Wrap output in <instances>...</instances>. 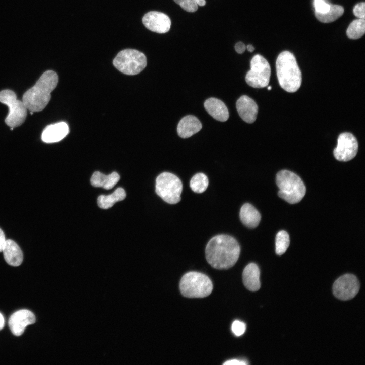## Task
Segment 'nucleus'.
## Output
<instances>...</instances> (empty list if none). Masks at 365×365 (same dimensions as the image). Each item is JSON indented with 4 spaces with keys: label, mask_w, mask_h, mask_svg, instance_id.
I'll use <instances>...</instances> for the list:
<instances>
[{
    "label": "nucleus",
    "mask_w": 365,
    "mask_h": 365,
    "mask_svg": "<svg viewBox=\"0 0 365 365\" xmlns=\"http://www.w3.org/2000/svg\"><path fill=\"white\" fill-rule=\"evenodd\" d=\"M344 13L342 6L338 5H331L330 9L325 13L315 12L316 18L323 23H330L337 20Z\"/></svg>",
    "instance_id": "nucleus-23"
},
{
    "label": "nucleus",
    "mask_w": 365,
    "mask_h": 365,
    "mask_svg": "<svg viewBox=\"0 0 365 365\" xmlns=\"http://www.w3.org/2000/svg\"><path fill=\"white\" fill-rule=\"evenodd\" d=\"M249 52H252L254 50V47L252 45H248L246 47Z\"/></svg>",
    "instance_id": "nucleus-36"
},
{
    "label": "nucleus",
    "mask_w": 365,
    "mask_h": 365,
    "mask_svg": "<svg viewBox=\"0 0 365 365\" xmlns=\"http://www.w3.org/2000/svg\"><path fill=\"white\" fill-rule=\"evenodd\" d=\"M204 105L206 111L215 120L225 122L228 119V110L221 100L210 98L205 101Z\"/></svg>",
    "instance_id": "nucleus-18"
},
{
    "label": "nucleus",
    "mask_w": 365,
    "mask_h": 365,
    "mask_svg": "<svg viewBox=\"0 0 365 365\" xmlns=\"http://www.w3.org/2000/svg\"><path fill=\"white\" fill-rule=\"evenodd\" d=\"M247 364V363L246 362H245V361L237 360V359H232V360H228L223 363V364H226V365H236V364L245 365V364Z\"/></svg>",
    "instance_id": "nucleus-32"
},
{
    "label": "nucleus",
    "mask_w": 365,
    "mask_h": 365,
    "mask_svg": "<svg viewBox=\"0 0 365 365\" xmlns=\"http://www.w3.org/2000/svg\"><path fill=\"white\" fill-rule=\"evenodd\" d=\"M142 22L149 30L158 33L167 32L171 27L169 17L165 14L157 11L146 13L142 18Z\"/></svg>",
    "instance_id": "nucleus-12"
},
{
    "label": "nucleus",
    "mask_w": 365,
    "mask_h": 365,
    "mask_svg": "<svg viewBox=\"0 0 365 365\" xmlns=\"http://www.w3.org/2000/svg\"><path fill=\"white\" fill-rule=\"evenodd\" d=\"M0 102L8 106L9 112L5 120L6 124L13 128L21 125L27 116V108L22 101L18 100L14 92L6 89L0 92Z\"/></svg>",
    "instance_id": "nucleus-8"
},
{
    "label": "nucleus",
    "mask_w": 365,
    "mask_h": 365,
    "mask_svg": "<svg viewBox=\"0 0 365 365\" xmlns=\"http://www.w3.org/2000/svg\"><path fill=\"white\" fill-rule=\"evenodd\" d=\"M239 216L242 224L250 228L258 226L261 218L257 209L249 203H245L242 205L240 210Z\"/></svg>",
    "instance_id": "nucleus-20"
},
{
    "label": "nucleus",
    "mask_w": 365,
    "mask_h": 365,
    "mask_svg": "<svg viewBox=\"0 0 365 365\" xmlns=\"http://www.w3.org/2000/svg\"><path fill=\"white\" fill-rule=\"evenodd\" d=\"M6 239L4 233L0 228V252H2L6 242Z\"/></svg>",
    "instance_id": "nucleus-33"
},
{
    "label": "nucleus",
    "mask_w": 365,
    "mask_h": 365,
    "mask_svg": "<svg viewBox=\"0 0 365 365\" xmlns=\"http://www.w3.org/2000/svg\"><path fill=\"white\" fill-rule=\"evenodd\" d=\"M5 320L3 315L0 313V330H1L4 326Z\"/></svg>",
    "instance_id": "nucleus-34"
},
{
    "label": "nucleus",
    "mask_w": 365,
    "mask_h": 365,
    "mask_svg": "<svg viewBox=\"0 0 365 365\" xmlns=\"http://www.w3.org/2000/svg\"><path fill=\"white\" fill-rule=\"evenodd\" d=\"M232 331L237 336L242 335L246 330L245 324L238 320L234 321L231 326Z\"/></svg>",
    "instance_id": "nucleus-28"
},
{
    "label": "nucleus",
    "mask_w": 365,
    "mask_h": 365,
    "mask_svg": "<svg viewBox=\"0 0 365 365\" xmlns=\"http://www.w3.org/2000/svg\"><path fill=\"white\" fill-rule=\"evenodd\" d=\"M198 5L200 6H204L206 4L205 0H196Z\"/></svg>",
    "instance_id": "nucleus-35"
},
{
    "label": "nucleus",
    "mask_w": 365,
    "mask_h": 365,
    "mask_svg": "<svg viewBox=\"0 0 365 365\" xmlns=\"http://www.w3.org/2000/svg\"><path fill=\"white\" fill-rule=\"evenodd\" d=\"M181 8L189 12H194L198 9V4L196 0H174Z\"/></svg>",
    "instance_id": "nucleus-27"
},
{
    "label": "nucleus",
    "mask_w": 365,
    "mask_h": 365,
    "mask_svg": "<svg viewBox=\"0 0 365 365\" xmlns=\"http://www.w3.org/2000/svg\"><path fill=\"white\" fill-rule=\"evenodd\" d=\"M35 316L30 311L20 310L14 313L9 320V326L12 333L16 336L21 335L26 327L34 323Z\"/></svg>",
    "instance_id": "nucleus-13"
},
{
    "label": "nucleus",
    "mask_w": 365,
    "mask_h": 365,
    "mask_svg": "<svg viewBox=\"0 0 365 365\" xmlns=\"http://www.w3.org/2000/svg\"><path fill=\"white\" fill-rule=\"evenodd\" d=\"M271 68L268 61L262 55H254L250 61V69L245 76L246 83L250 86L261 88L269 82Z\"/></svg>",
    "instance_id": "nucleus-9"
},
{
    "label": "nucleus",
    "mask_w": 365,
    "mask_h": 365,
    "mask_svg": "<svg viewBox=\"0 0 365 365\" xmlns=\"http://www.w3.org/2000/svg\"><path fill=\"white\" fill-rule=\"evenodd\" d=\"M236 106L239 115L244 121L252 123L256 121L258 106L252 98L243 95L237 100Z\"/></svg>",
    "instance_id": "nucleus-14"
},
{
    "label": "nucleus",
    "mask_w": 365,
    "mask_h": 365,
    "mask_svg": "<svg viewBox=\"0 0 365 365\" xmlns=\"http://www.w3.org/2000/svg\"><path fill=\"white\" fill-rule=\"evenodd\" d=\"M6 262L13 266L20 265L23 261V253L17 244L12 240H6L3 249Z\"/></svg>",
    "instance_id": "nucleus-19"
},
{
    "label": "nucleus",
    "mask_w": 365,
    "mask_h": 365,
    "mask_svg": "<svg viewBox=\"0 0 365 365\" xmlns=\"http://www.w3.org/2000/svg\"><path fill=\"white\" fill-rule=\"evenodd\" d=\"M126 197V193L122 188H118L108 195H100L98 197L97 203L99 207L107 209L117 202L123 200Z\"/></svg>",
    "instance_id": "nucleus-22"
},
{
    "label": "nucleus",
    "mask_w": 365,
    "mask_h": 365,
    "mask_svg": "<svg viewBox=\"0 0 365 365\" xmlns=\"http://www.w3.org/2000/svg\"><path fill=\"white\" fill-rule=\"evenodd\" d=\"M202 127L201 123L196 117L188 115L179 122L177 131L181 138H187L198 132Z\"/></svg>",
    "instance_id": "nucleus-16"
},
{
    "label": "nucleus",
    "mask_w": 365,
    "mask_h": 365,
    "mask_svg": "<svg viewBox=\"0 0 365 365\" xmlns=\"http://www.w3.org/2000/svg\"><path fill=\"white\" fill-rule=\"evenodd\" d=\"M271 88H272V87L271 86H268V89L269 90H270L271 89Z\"/></svg>",
    "instance_id": "nucleus-37"
},
{
    "label": "nucleus",
    "mask_w": 365,
    "mask_h": 365,
    "mask_svg": "<svg viewBox=\"0 0 365 365\" xmlns=\"http://www.w3.org/2000/svg\"><path fill=\"white\" fill-rule=\"evenodd\" d=\"M240 252L236 240L227 235H218L212 237L205 249L208 263L217 269H228L236 263Z\"/></svg>",
    "instance_id": "nucleus-1"
},
{
    "label": "nucleus",
    "mask_w": 365,
    "mask_h": 365,
    "mask_svg": "<svg viewBox=\"0 0 365 365\" xmlns=\"http://www.w3.org/2000/svg\"><path fill=\"white\" fill-rule=\"evenodd\" d=\"M114 66L120 72L127 75H135L142 71L147 66L145 55L131 49L119 52L113 60Z\"/></svg>",
    "instance_id": "nucleus-6"
},
{
    "label": "nucleus",
    "mask_w": 365,
    "mask_h": 365,
    "mask_svg": "<svg viewBox=\"0 0 365 365\" xmlns=\"http://www.w3.org/2000/svg\"><path fill=\"white\" fill-rule=\"evenodd\" d=\"M13 127H11V130H13Z\"/></svg>",
    "instance_id": "nucleus-38"
},
{
    "label": "nucleus",
    "mask_w": 365,
    "mask_h": 365,
    "mask_svg": "<svg viewBox=\"0 0 365 365\" xmlns=\"http://www.w3.org/2000/svg\"><path fill=\"white\" fill-rule=\"evenodd\" d=\"M235 49L238 53L241 54L245 51L246 46L242 42H238L235 46Z\"/></svg>",
    "instance_id": "nucleus-31"
},
{
    "label": "nucleus",
    "mask_w": 365,
    "mask_h": 365,
    "mask_svg": "<svg viewBox=\"0 0 365 365\" xmlns=\"http://www.w3.org/2000/svg\"><path fill=\"white\" fill-rule=\"evenodd\" d=\"M354 15L358 18H365V3L361 2L357 4L353 10Z\"/></svg>",
    "instance_id": "nucleus-30"
},
{
    "label": "nucleus",
    "mask_w": 365,
    "mask_h": 365,
    "mask_svg": "<svg viewBox=\"0 0 365 365\" xmlns=\"http://www.w3.org/2000/svg\"><path fill=\"white\" fill-rule=\"evenodd\" d=\"M290 244V238L288 234L284 230L278 232L275 239V251L277 255L284 254Z\"/></svg>",
    "instance_id": "nucleus-26"
},
{
    "label": "nucleus",
    "mask_w": 365,
    "mask_h": 365,
    "mask_svg": "<svg viewBox=\"0 0 365 365\" xmlns=\"http://www.w3.org/2000/svg\"><path fill=\"white\" fill-rule=\"evenodd\" d=\"M276 184L279 189V197L290 204L300 202L306 193L305 186L295 173L287 170L279 171L276 175Z\"/></svg>",
    "instance_id": "nucleus-4"
},
{
    "label": "nucleus",
    "mask_w": 365,
    "mask_h": 365,
    "mask_svg": "<svg viewBox=\"0 0 365 365\" xmlns=\"http://www.w3.org/2000/svg\"><path fill=\"white\" fill-rule=\"evenodd\" d=\"M357 150L358 143L355 136L351 133L345 132L339 135L337 145L333 153L337 160L345 162L352 159Z\"/></svg>",
    "instance_id": "nucleus-11"
},
{
    "label": "nucleus",
    "mask_w": 365,
    "mask_h": 365,
    "mask_svg": "<svg viewBox=\"0 0 365 365\" xmlns=\"http://www.w3.org/2000/svg\"><path fill=\"white\" fill-rule=\"evenodd\" d=\"M179 289L185 297L204 298L211 293L213 284L206 275L198 272H189L181 277Z\"/></svg>",
    "instance_id": "nucleus-5"
},
{
    "label": "nucleus",
    "mask_w": 365,
    "mask_h": 365,
    "mask_svg": "<svg viewBox=\"0 0 365 365\" xmlns=\"http://www.w3.org/2000/svg\"><path fill=\"white\" fill-rule=\"evenodd\" d=\"M276 68L281 88L290 93L297 91L301 84L302 76L292 53L288 51L281 52L277 58Z\"/></svg>",
    "instance_id": "nucleus-3"
},
{
    "label": "nucleus",
    "mask_w": 365,
    "mask_h": 365,
    "mask_svg": "<svg viewBox=\"0 0 365 365\" xmlns=\"http://www.w3.org/2000/svg\"><path fill=\"white\" fill-rule=\"evenodd\" d=\"M260 274L259 268L254 263H249L245 267L242 273V280L247 289L256 291L260 289Z\"/></svg>",
    "instance_id": "nucleus-17"
},
{
    "label": "nucleus",
    "mask_w": 365,
    "mask_h": 365,
    "mask_svg": "<svg viewBox=\"0 0 365 365\" xmlns=\"http://www.w3.org/2000/svg\"><path fill=\"white\" fill-rule=\"evenodd\" d=\"M156 193L166 203L174 204L181 199L182 185L180 179L170 172H163L156 179Z\"/></svg>",
    "instance_id": "nucleus-7"
},
{
    "label": "nucleus",
    "mask_w": 365,
    "mask_h": 365,
    "mask_svg": "<svg viewBox=\"0 0 365 365\" xmlns=\"http://www.w3.org/2000/svg\"><path fill=\"white\" fill-rule=\"evenodd\" d=\"M119 179L120 176L116 172L107 175L99 171H96L92 174L90 182L93 187L110 190L114 187Z\"/></svg>",
    "instance_id": "nucleus-21"
},
{
    "label": "nucleus",
    "mask_w": 365,
    "mask_h": 365,
    "mask_svg": "<svg viewBox=\"0 0 365 365\" xmlns=\"http://www.w3.org/2000/svg\"><path fill=\"white\" fill-rule=\"evenodd\" d=\"M314 6L315 12L323 13L330 9L331 5L324 0H314Z\"/></svg>",
    "instance_id": "nucleus-29"
},
{
    "label": "nucleus",
    "mask_w": 365,
    "mask_h": 365,
    "mask_svg": "<svg viewBox=\"0 0 365 365\" xmlns=\"http://www.w3.org/2000/svg\"><path fill=\"white\" fill-rule=\"evenodd\" d=\"M69 132L67 124L61 122L47 126L41 135L42 140L45 143H54L61 141Z\"/></svg>",
    "instance_id": "nucleus-15"
},
{
    "label": "nucleus",
    "mask_w": 365,
    "mask_h": 365,
    "mask_svg": "<svg viewBox=\"0 0 365 365\" xmlns=\"http://www.w3.org/2000/svg\"><path fill=\"white\" fill-rule=\"evenodd\" d=\"M192 191L197 193H202L207 189L208 186V179L207 176L202 173L195 174L190 182Z\"/></svg>",
    "instance_id": "nucleus-25"
},
{
    "label": "nucleus",
    "mask_w": 365,
    "mask_h": 365,
    "mask_svg": "<svg viewBox=\"0 0 365 365\" xmlns=\"http://www.w3.org/2000/svg\"><path fill=\"white\" fill-rule=\"evenodd\" d=\"M359 288V282L356 276L351 274H346L335 281L333 285V292L338 299L348 300L357 295Z\"/></svg>",
    "instance_id": "nucleus-10"
},
{
    "label": "nucleus",
    "mask_w": 365,
    "mask_h": 365,
    "mask_svg": "<svg viewBox=\"0 0 365 365\" xmlns=\"http://www.w3.org/2000/svg\"><path fill=\"white\" fill-rule=\"evenodd\" d=\"M58 82V77L55 72H44L35 84L23 95L22 101L27 110L38 112L45 108L51 99L50 93L57 86Z\"/></svg>",
    "instance_id": "nucleus-2"
},
{
    "label": "nucleus",
    "mask_w": 365,
    "mask_h": 365,
    "mask_svg": "<svg viewBox=\"0 0 365 365\" xmlns=\"http://www.w3.org/2000/svg\"><path fill=\"white\" fill-rule=\"evenodd\" d=\"M365 32V20L358 18L353 21L349 25L347 36L351 39H357L363 36Z\"/></svg>",
    "instance_id": "nucleus-24"
}]
</instances>
